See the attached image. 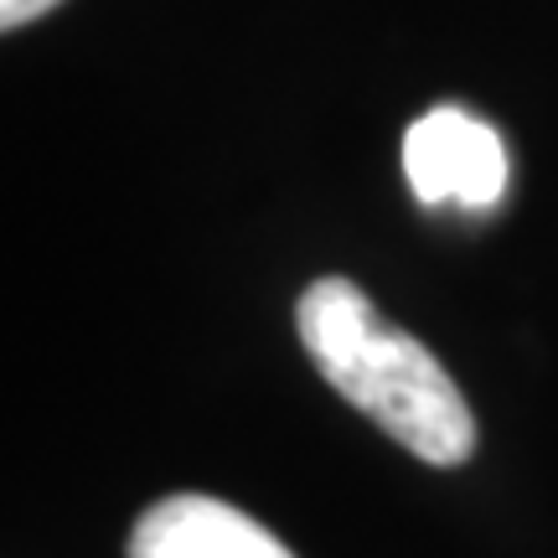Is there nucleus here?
<instances>
[{
  "label": "nucleus",
  "mask_w": 558,
  "mask_h": 558,
  "mask_svg": "<svg viewBox=\"0 0 558 558\" xmlns=\"http://www.w3.org/2000/svg\"><path fill=\"white\" fill-rule=\"evenodd\" d=\"M316 373L383 435L429 465H460L476 450V418L445 362L383 316L352 279H316L295 311Z\"/></svg>",
  "instance_id": "obj_1"
},
{
  "label": "nucleus",
  "mask_w": 558,
  "mask_h": 558,
  "mask_svg": "<svg viewBox=\"0 0 558 558\" xmlns=\"http://www.w3.org/2000/svg\"><path fill=\"white\" fill-rule=\"evenodd\" d=\"M403 177L424 207L492 213L507 197L512 160L501 135L481 114L460 104H439L403 130Z\"/></svg>",
  "instance_id": "obj_2"
},
{
  "label": "nucleus",
  "mask_w": 558,
  "mask_h": 558,
  "mask_svg": "<svg viewBox=\"0 0 558 558\" xmlns=\"http://www.w3.org/2000/svg\"><path fill=\"white\" fill-rule=\"evenodd\" d=\"M130 558H295L248 512L218 497H166L145 507L130 533Z\"/></svg>",
  "instance_id": "obj_3"
},
{
  "label": "nucleus",
  "mask_w": 558,
  "mask_h": 558,
  "mask_svg": "<svg viewBox=\"0 0 558 558\" xmlns=\"http://www.w3.org/2000/svg\"><path fill=\"white\" fill-rule=\"evenodd\" d=\"M52 5H62V0H0V26L16 32V26H26V21L47 16Z\"/></svg>",
  "instance_id": "obj_4"
}]
</instances>
